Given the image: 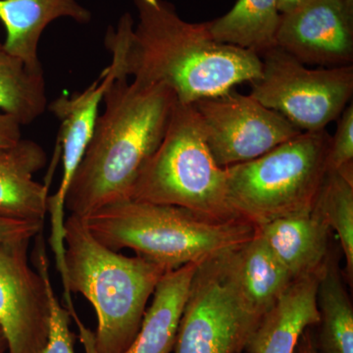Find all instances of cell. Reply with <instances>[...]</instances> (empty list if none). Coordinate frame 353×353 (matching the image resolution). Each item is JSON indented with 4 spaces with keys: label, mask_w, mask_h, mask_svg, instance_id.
Returning <instances> with one entry per match:
<instances>
[{
    "label": "cell",
    "mask_w": 353,
    "mask_h": 353,
    "mask_svg": "<svg viewBox=\"0 0 353 353\" xmlns=\"http://www.w3.org/2000/svg\"><path fill=\"white\" fill-rule=\"evenodd\" d=\"M134 3L138 24L125 14L104 39L111 57L105 70L114 79L164 85L175 94L176 101L192 104L261 76L260 57L216 41L208 22L183 20L165 0H134Z\"/></svg>",
    "instance_id": "1"
},
{
    "label": "cell",
    "mask_w": 353,
    "mask_h": 353,
    "mask_svg": "<svg viewBox=\"0 0 353 353\" xmlns=\"http://www.w3.org/2000/svg\"><path fill=\"white\" fill-rule=\"evenodd\" d=\"M176 101L164 85L110 81L102 97L103 113L67 192L70 215L85 218L130 199L141 169L164 138Z\"/></svg>",
    "instance_id": "2"
},
{
    "label": "cell",
    "mask_w": 353,
    "mask_h": 353,
    "mask_svg": "<svg viewBox=\"0 0 353 353\" xmlns=\"http://www.w3.org/2000/svg\"><path fill=\"white\" fill-rule=\"evenodd\" d=\"M64 262L66 309L78 328L83 327L72 294L90 301L97 316V353H124L132 345L148 299L166 272L143 257H129L97 240L83 221L65 220Z\"/></svg>",
    "instance_id": "3"
},
{
    "label": "cell",
    "mask_w": 353,
    "mask_h": 353,
    "mask_svg": "<svg viewBox=\"0 0 353 353\" xmlns=\"http://www.w3.org/2000/svg\"><path fill=\"white\" fill-rule=\"evenodd\" d=\"M114 252L130 248L165 272L201 264L239 248L256 234L245 220H216L189 209L126 199L81 218Z\"/></svg>",
    "instance_id": "4"
},
{
    "label": "cell",
    "mask_w": 353,
    "mask_h": 353,
    "mask_svg": "<svg viewBox=\"0 0 353 353\" xmlns=\"http://www.w3.org/2000/svg\"><path fill=\"white\" fill-rule=\"evenodd\" d=\"M331 139L326 130L301 132L256 159L226 167L234 213L259 227L312 210L328 172Z\"/></svg>",
    "instance_id": "5"
},
{
    "label": "cell",
    "mask_w": 353,
    "mask_h": 353,
    "mask_svg": "<svg viewBox=\"0 0 353 353\" xmlns=\"http://www.w3.org/2000/svg\"><path fill=\"white\" fill-rule=\"evenodd\" d=\"M130 199L180 206L216 220L241 219L230 204L226 170L216 163L206 145L196 110L178 101L164 138L141 169Z\"/></svg>",
    "instance_id": "6"
},
{
    "label": "cell",
    "mask_w": 353,
    "mask_h": 353,
    "mask_svg": "<svg viewBox=\"0 0 353 353\" xmlns=\"http://www.w3.org/2000/svg\"><path fill=\"white\" fill-rule=\"evenodd\" d=\"M231 252L197 266L179 326L175 353H243L261 321L263 315L241 294Z\"/></svg>",
    "instance_id": "7"
},
{
    "label": "cell",
    "mask_w": 353,
    "mask_h": 353,
    "mask_svg": "<svg viewBox=\"0 0 353 353\" xmlns=\"http://www.w3.org/2000/svg\"><path fill=\"white\" fill-rule=\"evenodd\" d=\"M261 76L250 95L282 114L301 132L326 130L347 108L353 94V66L309 69L276 48L260 57Z\"/></svg>",
    "instance_id": "8"
},
{
    "label": "cell",
    "mask_w": 353,
    "mask_h": 353,
    "mask_svg": "<svg viewBox=\"0 0 353 353\" xmlns=\"http://www.w3.org/2000/svg\"><path fill=\"white\" fill-rule=\"evenodd\" d=\"M31 240L0 243V326L6 334L7 353H41L48 340L50 306L46 274L50 262L43 232Z\"/></svg>",
    "instance_id": "9"
},
{
    "label": "cell",
    "mask_w": 353,
    "mask_h": 353,
    "mask_svg": "<svg viewBox=\"0 0 353 353\" xmlns=\"http://www.w3.org/2000/svg\"><path fill=\"white\" fill-rule=\"evenodd\" d=\"M192 105L206 145L223 168L256 159L301 132L282 114L234 90Z\"/></svg>",
    "instance_id": "10"
},
{
    "label": "cell",
    "mask_w": 353,
    "mask_h": 353,
    "mask_svg": "<svg viewBox=\"0 0 353 353\" xmlns=\"http://www.w3.org/2000/svg\"><path fill=\"white\" fill-rule=\"evenodd\" d=\"M113 77L105 69L92 85L81 92L60 95L48 108L60 121L57 157H61V182L57 192L48 197L50 214V245L57 261V269L62 282L66 278L64 263L65 199L70 183L82 161L99 117V106L104 92Z\"/></svg>",
    "instance_id": "11"
},
{
    "label": "cell",
    "mask_w": 353,
    "mask_h": 353,
    "mask_svg": "<svg viewBox=\"0 0 353 353\" xmlns=\"http://www.w3.org/2000/svg\"><path fill=\"white\" fill-rule=\"evenodd\" d=\"M276 43L306 66H350L353 1L308 0L282 14Z\"/></svg>",
    "instance_id": "12"
},
{
    "label": "cell",
    "mask_w": 353,
    "mask_h": 353,
    "mask_svg": "<svg viewBox=\"0 0 353 353\" xmlns=\"http://www.w3.org/2000/svg\"><path fill=\"white\" fill-rule=\"evenodd\" d=\"M48 162L43 148L32 139L0 150V216L8 219L44 222L50 187L34 181Z\"/></svg>",
    "instance_id": "13"
},
{
    "label": "cell",
    "mask_w": 353,
    "mask_h": 353,
    "mask_svg": "<svg viewBox=\"0 0 353 353\" xmlns=\"http://www.w3.org/2000/svg\"><path fill=\"white\" fill-rule=\"evenodd\" d=\"M257 231L294 281L319 275L332 250L331 229L314 208L265 223Z\"/></svg>",
    "instance_id": "14"
},
{
    "label": "cell",
    "mask_w": 353,
    "mask_h": 353,
    "mask_svg": "<svg viewBox=\"0 0 353 353\" xmlns=\"http://www.w3.org/2000/svg\"><path fill=\"white\" fill-rule=\"evenodd\" d=\"M319 276L297 279L262 317L243 353H294L304 332L319 322Z\"/></svg>",
    "instance_id": "15"
},
{
    "label": "cell",
    "mask_w": 353,
    "mask_h": 353,
    "mask_svg": "<svg viewBox=\"0 0 353 353\" xmlns=\"http://www.w3.org/2000/svg\"><path fill=\"white\" fill-rule=\"evenodd\" d=\"M63 17L87 24L92 14L77 0H0L4 48L31 71L43 72L38 52L41 34L51 22Z\"/></svg>",
    "instance_id": "16"
},
{
    "label": "cell",
    "mask_w": 353,
    "mask_h": 353,
    "mask_svg": "<svg viewBox=\"0 0 353 353\" xmlns=\"http://www.w3.org/2000/svg\"><path fill=\"white\" fill-rule=\"evenodd\" d=\"M199 264L166 272L153 292L141 328L124 353H171Z\"/></svg>",
    "instance_id": "17"
},
{
    "label": "cell",
    "mask_w": 353,
    "mask_h": 353,
    "mask_svg": "<svg viewBox=\"0 0 353 353\" xmlns=\"http://www.w3.org/2000/svg\"><path fill=\"white\" fill-rule=\"evenodd\" d=\"M241 294L259 314L265 315L294 282L259 231L231 252Z\"/></svg>",
    "instance_id": "18"
},
{
    "label": "cell",
    "mask_w": 353,
    "mask_h": 353,
    "mask_svg": "<svg viewBox=\"0 0 353 353\" xmlns=\"http://www.w3.org/2000/svg\"><path fill=\"white\" fill-rule=\"evenodd\" d=\"M317 306L319 331L313 341L318 352L353 353V306L333 250L318 277Z\"/></svg>",
    "instance_id": "19"
},
{
    "label": "cell",
    "mask_w": 353,
    "mask_h": 353,
    "mask_svg": "<svg viewBox=\"0 0 353 353\" xmlns=\"http://www.w3.org/2000/svg\"><path fill=\"white\" fill-rule=\"evenodd\" d=\"M281 17L278 0H238L229 12L209 21V32L219 43L261 57L277 46Z\"/></svg>",
    "instance_id": "20"
},
{
    "label": "cell",
    "mask_w": 353,
    "mask_h": 353,
    "mask_svg": "<svg viewBox=\"0 0 353 353\" xmlns=\"http://www.w3.org/2000/svg\"><path fill=\"white\" fill-rule=\"evenodd\" d=\"M46 108L43 72L31 71L0 41V113L26 126L41 117Z\"/></svg>",
    "instance_id": "21"
},
{
    "label": "cell",
    "mask_w": 353,
    "mask_h": 353,
    "mask_svg": "<svg viewBox=\"0 0 353 353\" xmlns=\"http://www.w3.org/2000/svg\"><path fill=\"white\" fill-rule=\"evenodd\" d=\"M338 234L345 259L348 282L353 278V172L328 171L314 208Z\"/></svg>",
    "instance_id": "22"
},
{
    "label": "cell",
    "mask_w": 353,
    "mask_h": 353,
    "mask_svg": "<svg viewBox=\"0 0 353 353\" xmlns=\"http://www.w3.org/2000/svg\"><path fill=\"white\" fill-rule=\"evenodd\" d=\"M48 299L50 306V323L48 340L41 353H75L74 352V334L70 331V314L66 308L62 307L55 294L50 277V269L46 274Z\"/></svg>",
    "instance_id": "23"
},
{
    "label": "cell",
    "mask_w": 353,
    "mask_h": 353,
    "mask_svg": "<svg viewBox=\"0 0 353 353\" xmlns=\"http://www.w3.org/2000/svg\"><path fill=\"white\" fill-rule=\"evenodd\" d=\"M328 171H353V105L348 104L338 118L327 157Z\"/></svg>",
    "instance_id": "24"
},
{
    "label": "cell",
    "mask_w": 353,
    "mask_h": 353,
    "mask_svg": "<svg viewBox=\"0 0 353 353\" xmlns=\"http://www.w3.org/2000/svg\"><path fill=\"white\" fill-rule=\"evenodd\" d=\"M43 222L8 219L0 216V243L16 240H32L43 232Z\"/></svg>",
    "instance_id": "25"
},
{
    "label": "cell",
    "mask_w": 353,
    "mask_h": 353,
    "mask_svg": "<svg viewBox=\"0 0 353 353\" xmlns=\"http://www.w3.org/2000/svg\"><path fill=\"white\" fill-rule=\"evenodd\" d=\"M21 127L10 115L0 113V150L12 146L22 139Z\"/></svg>",
    "instance_id": "26"
},
{
    "label": "cell",
    "mask_w": 353,
    "mask_h": 353,
    "mask_svg": "<svg viewBox=\"0 0 353 353\" xmlns=\"http://www.w3.org/2000/svg\"><path fill=\"white\" fill-rule=\"evenodd\" d=\"M310 329L306 330L299 339L294 353H319L315 347L313 334L310 333Z\"/></svg>",
    "instance_id": "27"
},
{
    "label": "cell",
    "mask_w": 353,
    "mask_h": 353,
    "mask_svg": "<svg viewBox=\"0 0 353 353\" xmlns=\"http://www.w3.org/2000/svg\"><path fill=\"white\" fill-rule=\"evenodd\" d=\"M308 0H278V8L281 14L289 13L307 2Z\"/></svg>",
    "instance_id": "28"
},
{
    "label": "cell",
    "mask_w": 353,
    "mask_h": 353,
    "mask_svg": "<svg viewBox=\"0 0 353 353\" xmlns=\"http://www.w3.org/2000/svg\"><path fill=\"white\" fill-rule=\"evenodd\" d=\"M7 350H8V345H7L6 334L0 326V353H7Z\"/></svg>",
    "instance_id": "29"
},
{
    "label": "cell",
    "mask_w": 353,
    "mask_h": 353,
    "mask_svg": "<svg viewBox=\"0 0 353 353\" xmlns=\"http://www.w3.org/2000/svg\"><path fill=\"white\" fill-rule=\"evenodd\" d=\"M350 1H353V0H350Z\"/></svg>",
    "instance_id": "30"
}]
</instances>
